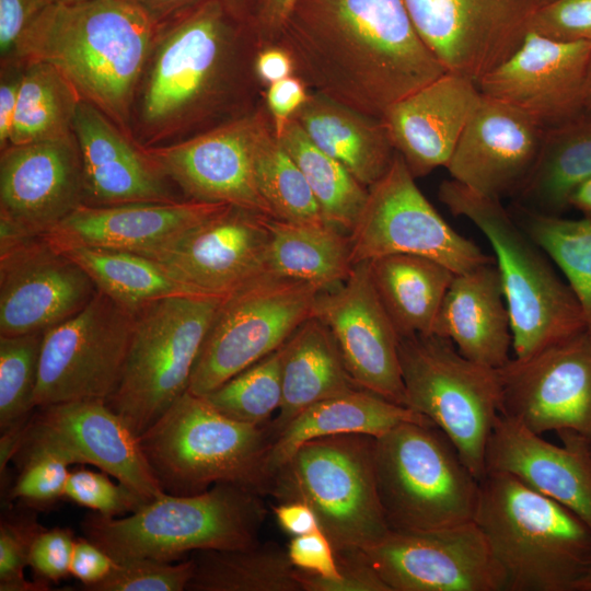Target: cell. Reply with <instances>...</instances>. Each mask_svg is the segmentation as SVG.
Instances as JSON below:
<instances>
[{
	"label": "cell",
	"mask_w": 591,
	"mask_h": 591,
	"mask_svg": "<svg viewBox=\"0 0 591 591\" xmlns=\"http://www.w3.org/2000/svg\"><path fill=\"white\" fill-rule=\"evenodd\" d=\"M157 32L134 0L53 2L23 35L13 62L54 66L81 100L132 137L134 103Z\"/></svg>",
	"instance_id": "3957f363"
},
{
	"label": "cell",
	"mask_w": 591,
	"mask_h": 591,
	"mask_svg": "<svg viewBox=\"0 0 591 591\" xmlns=\"http://www.w3.org/2000/svg\"><path fill=\"white\" fill-rule=\"evenodd\" d=\"M274 44L311 91L380 119L447 72L404 0H297Z\"/></svg>",
	"instance_id": "7a4b0ae2"
},
{
	"label": "cell",
	"mask_w": 591,
	"mask_h": 591,
	"mask_svg": "<svg viewBox=\"0 0 591 591\" xmlns=\"http://www.w3.org/2000/svg\"><path fill=\"white\" fill-rule=\"evenodd\" d=\"M407 421L432 424L413 409L362 389L317 402L273 439L266 460L268 484L271 475L310 440L345 433L376 438Z\"/></svg>",
	"instance_id": "1f68e13d"
},
{
	"label": "cell",
	"mask_w": 591,
	"mask_h": 591,
	"mask_svg": "<svg viewBox=\"0 0 591 591\" xmlns=\"http://www.w3.org/2000/svg\"><path fill=\"white\" fill-rule=\"evenodd\" d=\"M73 135L81 155L85 205L181 200L175 185L144 148L83 100L74 116Z\"/></svg>",
	"instance_id": "4316f807"
},
{
	"label": "cell",
	"mask_w": 591,
	"mask_h": 591,
	"mask_svg": "<svg viewBox=\"0 0 591 591\" xmlns=\"http://www.w3.org/2000/svg\"><path fill=\"white\" fill-rule=\"evenodd\" d=\"M474 521L506 577V591H575L591 568V529L514 476L487 472Z\"/></svg>",
	"instance_id": "277c9868"
},
{
	"label": "cell",
	"mask_w": 591,
	"mask_h": 591,
	"mask_svg": "<svg viewBox=\"0 0 591 591\" xmlns=\"http://www.w3.org/2000/svg\"><path fill=\"white\" fill-rule=\"evenodd\" d=\"M27 430L91 464L149 500L163 496L139 437L104 401L79 399L36 408Z\"/></svg>",
	"instance_id": "d4e9b609"
},
{
	"label": "cell",
	"mask_w": 591,
	"mask_h": 591,
	"mask_svg": "<svg viewBox=\"0 0 591 591\" xmlns=\"http://www.w3.org/2000/svg\"><path fill=\"white\" fill-rule=\"evenodd\" d=\"M271 120L263 101L253 112L190 138L143 148L185 199L275 218L254 171L258 138Z\"/></svg>",
	"instance_id": "9a60e30c"
},
{
	"label": "cell",
	"mask_w": 591,
	"mask_h": 591,
	"mask_svg": "<svg viewBox=\"0 0 591 591\" xmlns=\"http://www.w3.org/2000/svg\"><path fill=\"white\" fill-rule=\"evenodd\" d=\"M376 489L394 531H430L475 519L480 480L433 424L402 422L376 437Z\"/></svg>",
	"instance_id": "ba28073f"
},
{
	"label": "cell",
	"mask_w": 591,
	"mask_h": 591,
	"mask_svg": "<svg viewBox=\"0 0 591 591\" xmlns=\"http://www.w3.org/2000/svg\"><path fill=\"white\" fill-rule=\"evenodd\" d=\"M54 0H0L1 66L13 62L20 42L42 11Z\"/></svg>",
	"instance_id": "db71d44e"
},
{
	"label": "cell",
	"mask_w": 591,
	"mask_h": 591,
	"mask_svg": "<svg viewBox=\"0 0 591 591\" xmlns=\"http://www.w3.org/2000/svg\"><path fill=\"white\" fill-rule=\"evenodd\" d=\"M44 332L0 336V430L26 424L34 414Z\"/></svg>",
	"instance_id": "f6af8a7d"
},
{
	"label": "cell",
	"mask_w": 591,
	"mask_h": 591,
	"mask_svg": "<svg viewBox=\"0 0 591 591\" xmlns=\"http://www.w3.org/2000/svg\"><path fill=\"white\" fill-rule=\"evenodd\" d=\"M413 24L447 71L478 81L513 55L552 0H404Z\"/></svg>",
	"instance_id": "e0dca14e"
},
{
	"label": "cell",
	"mask_w": 591,
	"mask_h": 591,
	"mask_svg": "<svg viewBox=\"0 0 591 591\" xmlns=\"http://www.w3.org/2000/svg\"><path fill=\"white\" fill-rule=\"evenodd\" d=\"M575 591H591V568L576 583Z\"/></svg>",
	"instance_id": "e7e4bbea"
},
{
	"label": "cell",
	"mask_w": 591,
	"mask_h": 591,
	"mask_svg": "<svg viewBox=\"0 0 591 591\" xmlns=\"http://www.w3.org/2000/svg\"><path fill=\"white\" fill-rule=\"evenodd\" d=\"M277 138L304 175L324 220L350 233L364 206L369 188L315 146L294 118L287 121Z\"/></svg>",
	"instance_id": "ab89813d"
},
{
	"label": "cell",
	"mask_w": 591,
	"mask_h": 591,
	"mask_svg": "<svg viewBox=\"0 0 591 591\" xmlns=\"http://www.w3.org/2000/svg\"><path fill=\"white\" fill-rule=\"evenodd\" d=\"M186 591H303L287 548L274 541L192 553Z\"/></svg>",
	"instance_id": "8d00e7d4"
},
{
	"label": "cell",
	"mask_w": 591,
	"mask_h": 591,
	"mask_svg": "<svg viewBox=\"0 0 591 591\" xmlns=\"http://www.w3.org/2000/svg\"><path fill=\"white\" fill-rule=\"evenodd\" d=\"M63 499L106 517L129 514L151 501L129 486L109 479L105 472L71 470Z\"/></svg>",
	"instance_id": "bcb514c9"
},
{
	"label": "cell",
	"mask_w": 591,
	"mask_h": 591,
	"mask_svg": "<svg viewBox=\"0 0 591 591\" xmlns=\"http://www.w3.org/2000/svg\"><path fill=\"white\" fill-rule=\"evenodd\" d=\"M391 591H506V577L473 520L394 531L363 549Z\"/></svg>",
	"instance_id": "ac0fdd59"
},
{
	"label": "cell",
	"mask_w": 591,
	"mask_h": 591,
	"mask_svg": "<svg viewBox=\"0 0 591 591\" xmlns=\"http://www.w3.org/2000/svg\"><path fill=\"white\" fill-rule=\"evenodd\" d=\"M530 31L566 42L591 43V0H552L534 15Z\"/></svg>",
	"instance_id": "816d5d0a"
},
{
	"label": "cell",
	"mask_w": 591,
	"mask_h": 591,
	"mask_svg": "<svg viewBox=\"0 0 591 591\" xmlns=\"http://www.w3.org/2000/svg\"><path fill=\"white\" fill-rule=\"evenodd\" d=\"M23 66L10 146L72 138L78 92L47 62Z\"/></svg>",
	"instance_id": "f35d334b"
},
{
	"label": "cell",
	"mask_w": 591,
	"mask_h": 591,
	"mask_svg": "<svg viewBox=\"0 0 591 591\" xmlns=\"http://www.w3.org/2000/svg\"><path fill=\"white\" fill-rule=\"evenodd\" d=\"M23 63L11 62L1 66L0 76V150L10 146L14 116L18 105Z\"/></svg>",
	"instance_id": "6f0895ef"
},
{
	"label": "cell",
	"mask_w": 591,
	"mask_h": 591,
	"mask_svg": "<svg viewBox=\"0 0 591 591\" xmlns=\"http://www.w3.org/2000/svg\"><path fill=\"white\" fill-rule=\"evenodd\" d=\"M357 389L333 334L311 315L283 344L282 398L269 421L273 439L309 406Z\"/></svg>",
	"instance_id": "d6a6232c"
},
{
	"label": "cell",
	"mask_w": 591,
	"mask_h": 591,
	"mask_svg": "<svg viewBox=\"0 0 591 591\" xmlns=\"http://www.w3.org/2000/svg\"><path fill=\"white\" fill-rule=\"evenodd\" d=\"M254 171L257 187L275 218L293 223H327L304 175L277 138L273 120L258 138Z\"/></svg>",
	"instance_id": "b9f144b4"
},
{
	"label": "cell",
	"mask_w": 591,
	"mask_h": 591,
	"mask_svg": "<svg viewBox=\"0 0 591 591\" xmlns=\"http://www.w3.org/2000/svg\"><path fill=\"white\" fill-rule=\"evenodd\" d=\"M500 415L535 433L575 431L591 440V329L498 369Z\"/></svg>",
	"instance_id": "2e32d148"
},
{
	"label": "cell",
	"mask_w": 591,
	"mask_h": 591,
	"mask_svg": "<svg viewBox=\"0 0 591 591\" xmlns=\"http://www.w3.org/2000/svg\"><path fill=\"white\" fill-rule=\"evenodd\" d=\"M515 219L560 269L591 329V218L566 219L519 207Z\"/></svg>",
	"instance_id": "60d3db41"
},
{
	"label": "cell",
	"mask_w": 591,
	"mask_h": 591,
	"mask_svg": "<svg viewBox=\"0 0 591 591\" xmlns=\"http://www.w3.org/2000/svg\"><path fill=\"white\" fill-rule=\"evenodd\" d=\"M222 299L170 297L135 313L124 369L106 404L138 437L188 390Z\"/></svg>",
	"instance_id": "30bf717a"
},
{
	"label": "cell",
	"mask_w": 591,
	"mask_h": 591,
	"mask_svg": "<svg viewBox=\"0 0 591 591\" xmlns=\"http://www.w3.org/2000/svg\"><path fill=\"white\" fill-rule=\"evenodd\" d=\"M83 204V170L74 136L1 151L0 219L21 233L44 236Z\"/></svg>",
	"instance_id": "603a6c76"
},
{
	"label": "cell",
	"mask_w": 591,
	"mask_h": 591,
	"mask_svg": "<svg viewBox=\"0 0 591 591\" xmlns=\"http://www.w3.org/2000/svg\"><path fill=\"white\" fill-rule=\"evenodd\" d=\"M269 232L266 274L304 281L318 291L338 287L354 263L346 233L328 223H293L265 219Z\"/></svg>",
	"instance_id": "836d02e7"
},
{
	"label": "cell",
	"mask_w": 591,
	"mask_h": 591,
	"mask_svg": "<svg viewBox=\"0 0 591 591\" xmlns=\"http://www.w3.org/2000/svg\"><path fill=\"white\" fill-rule=\"evenodd\" d=\"M438 197L452 215L470 220L493 247L515 358L528 357L588 327L568 283L500 199L478 194L452 178L440 184Z\"/></svg>",
	"instance_id": "8992f818"
},
{
	"label": "cell",
	"mask_w": 591,
	"mask_h": 591,
	"mask_svg": "<svg viewBox=\"0 0 591 591\" xmlns=\"http://www.w3.org/2000/svg\"><path fill=\"white\" fill-rule=\"evenodd\" d=\"M396 153L386 173L371 187L349 233L354 265L392 254L434 259L454 274L495 260L455 231L434 209Z\"/></svg>",
	"instance_id": "4fadbf2b"
},
{
	"label": "cell",
	"mask_w": 591,
	"mask_h": 591,
	"mask_svg": "<svg viewBox=\"0 0 591 591\" xmlns=\"http://www.w3.org/2000/svg\"><path fill=\"white\" fill-rule=\"evenodd\" d=\"M76 538L68 528L38 529L28 551V566L36 582L49 589L50 583L70 576Z\"/></svg>",
	"instance_id": "681fc988"
},
{
	"label": "cell",
	"mask_w": 591,
	"mask_h": 591,
	"mask_svg": "<svg viewBox=\"0 0 591 591\" xmlns=\"http://www.w3.org/2000/svg\"><path fill=\"white\" fill-rule=\"evenodd\" d=\"M159 24L172 15L206 0H134ZM255 9L258 0H237Z\"/></svg>",
	"instance_id": "6125c7cd"
},
{
	"label": "cell",
	"mask_w": 591,
	"mask_h": 591,
	"mask_svg": "<svg viewBox=\"0 0 591 591\" xmlns=\"http://www.w3.org/2000/svg\"><path fill=\"white\" fill-rule=\"evenodd\" d=\"M61 253L88 274L99 292L134 314L161 299L199 297L158 262L137 253L91 247Z\"/></svg>",
	"instance_id": "74e56055"
},
{
	"label": "cell",
	"mask_w": 591,
	"mask_h": 591,
	"mask_svg": "<svg viewBox=\"0 0 591 591\" xmlns=\"http://www.w3.org/2000/svg\"><path fill=\"white\" fill-rule=\"evenodd\" d=\"M312 315L333 334L359 389L405 406L399 335L375 290L369 262L355 264L338 287L320 291Z\"/></svg>",
	"instance_id": "44dd1931"
},
{
	"label": "cell",
	"mask_w": 591,
	"mask_h": 591,
	"mask_svg": "<svg viewBox=\"0 0 591 591\" xmlns=\"http://www.w3.org/2000/svg\"><path fill=\"white\" fill-rule=\"evenodd\" d=\"M368 262L375 290L399 337L432 334L455 274L440 262L410 254Z\"/></svg>",
	"instance_id": "e575fe53"
},
{
	"label": "cell",
	"mask_w": 591,
	"mask_h": 591,
	"mask_svg": "<svg viewBox=\"0 0 591 591\" xmlns=\"http://www.w3.org/2000/svg\"><path fill=\"white\" fill-rule=\"evenodd\" d=\"M318 292L304 281L264 274L224 297L187 391L204 396L278 349L312 315Z\"/></svg>",
	"instance_id": "7c38bea8"
},
{
	"label": "cell",
	"mask_w": 591,
	"mask_h": 591,
	"mask_svg": "<svg viewBox=\"0 0 591 591\" xmlns=\"http://www.w3.org/2000/svg\"><path fill=\"white\" fill-rule=\"evenodd\" d=\"M42 525L31 512L2 514L0 521V591H47L35 580L28 581V551Z\"/></svg>",
	"instance_id": "c3c4849f"
},
{
	"label": "cell",
	"mask_w": 591,
	"mask_h": 591,
	"mask_svg": "<svg viewBox=\"0 0 591 591\" xmlns=\"http://www.w3.org/2000/svg\"><path fill=\"white\" fill-rule=\"evenodd\" d=\"M193 572V560L169 563L132 559L117 563L115 569L90 591H185Z\"/></svg>",
	"instance_id": "7dc6e473"
},
{
	"label": "cell",
	"mask_w": 591,
	"mask_h": 591,
	"mask_svg": "<svg viewBox=\"0 0 591 591\" xmlns=\"http://www.w3.org/2000/svg\"><path fill=\"white\" fill-rule=\"evenodd\" d=\"M271 511L280 529L292 537L322 530L315 512L303 501H280Z\"/></svg>",
	"instance_id": "680465c9"
},
{
	"label": "cell",
	"mask_w": 591,
	"mask_h": 591,
	"mask_svg": "<svg viewBox=\"0 0 591 591\" xmlns=\"http://www.w3.org/2000/svg\"><path fill=\"white\" fill-rule=\"evenodd\" d=\"M292 118L315 146L367 188L386 173L396 154L382 119L321 93L310 91Z\"/></svg>",
	"instance_id": "4dcf8cb0"
},
{
	"label": "cell",
	"mask_w": 591,
	"mask_h": 591,
	"mask_svg": "<svg viewBox=\"0 0 591 591\" xmlns=\"http://www.w3.org/2000/svg\"><path fill=\"white\" fill-rule=\"evenodd\" d=\"M339 578L325 581L298 569L303 591H391L361 548L335 551Z\"/></svg>",
	"instance_id": "f907efd6"
},
{
	"label": "cell",
	"mask_w": 591,
	"mask_h": 591,
	"mask_svg": "<svg viewBox=\"0 0 591 591\" xmlns=\"http://www.w3.org/2000/svg\"><path fill=\"white\" fill-rule=\"evenodd\" d=\"M267 514L262 495L218 483L194 495L164 494L121 517L92 511L81 530L117 563L143 558L174 563L197 551L257 544Z\"/></svg>",
	"instance_id": "5b68a950"
},
{
	"label": "cell",
	"mask_w": 591,
	"mask_h": 591,
	"mask_svg": "<svg viewBox=\"0 0 591 591\" xmlns=\"http://www.w3.org/2000/svg\"><path fill=\"white\" fill-rule=\"evenodd\" d=\"M297 0H258L255 27L262 46L274 44Z\"/></svg>",
	"instance_id": "91938a15"
},
{
	"label": "cell",
	"mask_w": 591,
	"mask_h": 591,
	"mask_svg": "<svg viewBox=\"0 0 591 591\" xmlns=\"http://www.w3.org/2000/svg\"><path fill=\"white\" fill-rule=\"evenodd\" d=\"M544 134L526 114L482 94L445 169L452 179L501 200L526 181Z\"/></svg>",
	"instance_id": "cb8c5ba5"
},
{
	"label": "cell",
	"mask_w": 591,
	"mask_h": 591,
	"mask_svg": "<svg viewBox=\"0 0 591 591\" xmlns=\"http://www.w3.org/2000/svg\"><path fill=\"white\" fill-rule=\"evenodd\" d=\"M96 292L88 274L43 236H0V336L45 332Z\"/></svg>",
	"instance_id": "d6986e66"
},
{
	"label": "cell",
	"mask_w": 591,
	"mask_h": 591,
	"mask_svg": "<svg viewBox=\"0 0 591 591\" xmlns=\"http://www.w3.org/2000/svg\"><path fill=\"white\" fill-rule=\"evenodd\" d=\"M591 177V114L545 130L533 170L518 192L519 207L559 215L573 189Z\"/></svg>",
	"instance_id": "d590c367"
},
{
	"label": "cell",
	"mask_w": 591,
	"mask_h": 591,
	"mask_svg": "<svg viewBox=\"0 0 591 591\" xmlns=\"http://www.w3.org/2000/svg\"><path fill=\"white\" fill-rule=\"evenodd\" d=\"M287 553L292 565L299 570L325 581L339 578L334 546L322 530L293 536Z\"/></svg>",
	"instance_id": "f5cc1de1"
},
{
	"label": "cell",
	"mask_w": 591,
	"mask_h": 591,
	"mask_svg": "<svg viewBox=\"0 0 591 591\" xmlns=\"http://www.w3.org/2000/svg\"><path fill=\"white\" fill-rule=\"evenodd\" d=\"M139 442L166 494L194 495L229 483L267 495L269 422L237 421L186 391Z\"/></svg>",
	"instance_id": "52a82bcc"
},
{
	"label": "cell",
	"mask_w": 591,
	"mask_h": 591,
	"mask_svg": "<svg viewBox=\"0 0 591 591\" xmlns=\"http://www.w3.org/2000/svg\"><path fill=\"white\" fill-rule=\"evenodd\" d=\"M375 437L345 433L303 443L270 477L267 495L315 512L334 549H366L390 528L374 471Z\"/></svg>",
	"instance_id": "9c48e42d"
},
{
	"label": "cell",
	"mask_w": 591,
	"mask_h": 591,
	"mask_svg": "<svg viewBox=\"0 0 591 591\" xmlns=\"http://www.w3.org/2000/svg\"><path fill=\"white\" fill-rule=\"evenodd\" d=\"M480 96L474 81L447 71L387 108L381 119L415 178L447 166Z\"/></svg>",
	"instance_id": "f1b7e54d"
},
{
	"label": "cell",
	"mask_w": 591,
	"mask_h": 591,
	"mask_svg": "<svg viewBox=\"0 0 591 591\" xmlns=\"http://www.w3.org/2000/svg\"><path fill=\"white\" fill-rule=\"evenodd\" d=\"M262 216L229 206L167 243L142 253L199 297L224 298L266 274L269 232Z\"/></svg>",
	"instance_id": "7402d4cb"
},
{
	"label": "cell",
	"mask_w": 591,
	"mask_h": 591,
	"mask_svg": "<svg viewBox=\"0 0 591 591\" xmlns=\"http://www.w3.org/2000/svg\"><path fill=\"white\" fill-rule=\"evenodd\" d=\"M432 334L489 368L500 369L511 359V320L496 260L454 275Z\"/></svg>",
	"instance_id": "f546056e"
},
{
	"label": "cell",
	"mask_w": 591,
	"mask_h": 591,
	"mask_svg": "<svg viewBox=\"0 0 591 591\" xmlns=\"http://www.w3.org/2000/svg\"><path fill=\"white\" fill-rule=\"evenodd\" d=\"M591 43L566 42L530 31L507 60L477 83L485 96L526 114L545 130L587 113Z\"/></svg>",
	"instance_id": "ffe728a7"
},
{
	"label": "cell",
	"mask_w": 591,
	"mask_h": 591,
	"mask_svg": "<svg viewBox=\"0 0 591 591\" xmlns=\"http://www.w3.org/2000/svg\"><path fill=\"white\" fill-rule=\"evenodd\" d=\"M283 345L202 397L237 421L266 425L282 398Z\"/></svg>",
	"instance_id": "7bdbcfd3"
},
{
	"label": "cell",
	"mask_w": 591,
	"mask_h": 591,
	"mask_svg": "<svg viewBox=\"0 0 591 591\" xmlns=\"http://www.w3.org/2000/svg\"><path fill=\"white\" fill-rule=\"evenodd\" d=\"M255 71L259 82L266 88L270 83L294 74L291 55L280 45L262 46L255 59Z\"/></svg>",
	"instance_id": "94428289"
},
{
	"label": "cell",
	"mask_w": 591,
	"mask_h": 591,
	"mask_svg": "<svg viewBox=\"0 0 591 591\" xmlns=\"http://www.w3.org/2000/svg\"><path fill=\"white\" fill-rule=\"evenodd\" d=\"M13 460L18 462L20 473L9 490L10 500L42 509L63 499L69 467L77 464L68 451L30 432L26 425Z\"/></svg>",
	"instance_id": "ee69618b"
},
{
	"label": "cell",
	"mask_w": 591,
	"mask_h": 591,
	"mask_svg": "<svg viewBox=\"0 0 591 591\" xmlns=\"http://www.w3.org/2000/svg\"><path fill=\"white\" fill-rule=\"evenodd\" d=\"M135 314L96 292L77 314L44 332L34 407L106 402L117 387Z\"/></svg>",
	"instance_id": "5bb4252c"
},
{
	"label": "cell",
	"mask_w": 591,
	"mask_h": 591,
	"mask_svg": "<svg viewBox=\"0 0 591 591\" xmlns=\"http://www.w3.org/2000/svg\"><path fill=\"white\" fill-rule=\"evenodd\" d=\"M569 206L580 210L587 218H591V177L573 189L569 198Z\"/></svg>",
	"instance_id": "be15d7a7"
},
{
	"label": "cell",
	"mask_w": 591,
	"mask_h": 591,
	"mask_svg": "<svg viewBox=\"0 0 591 591\" xmlns=\"http://www.w3.org/2000/svg\"><path fill=\"white\" fill-rule=\"evenodd\" d=\"M231 205L181 199L170 202L81 205L43 237L57 251L91 247L142 254Z\"/></svg>",
	"instance_id": "83f0119b"
},
{
	"label": "cell",
	"mask_w": 591,
	"mask_h": 591,
	"mask_svg": "<svg viewBox=\"0 0 591 591\" xmlns=\"http://www.w3.org/2000/svg\"><path fill=\"white\" fill-rule=\"evenodd\" d=\"M255 8L206 0L158 24L131 116L142 147L174 143L253 112L264 101Z\"/></svg>",
	"instance_id": "6da1fadb"
},
{
	"label": "cell",
	"mask_w": 591,
	"mask_h": 591,
	"mask_svg": "<svg viewBox=\"0 0 591 591\" xmlns=\"http://www.w3.org/2000/svg\"><path fill=\"white\" fill-rule=\"evenodd\" d=\"M586 108H587V113L591 114V61L589 65L587 86H586Z\"/></svg>",
	"instance_id": "03108f58"
},
{
	"label": "cell",
	"mask_w": 591,
	"mask_h": 591,
	"mask_svg": "<svg viewBox=\"0 0 591 591\" xmlns=\"http://www.w3.org/2000/svg\"><path fill=\"white\" fill-rule=\"evenodd\" d=\"M310 90L305 82L292 74L267 85L264 90V102L271 116L276 136H278L287 121L303 105Z\"/></svg>",
	"instance_id": "11a10c76"
},
{
	"label": "cell",
	"mask_w": 591,
	"mask_h": 591,
	"mask_svg": "<svg viewBox=\"0 0 591 591\" xmlns=\"http://www.w3.org/2000/svg\"><path fill=\"white\" fill-rule=\"evenodd\" d=\"M117 566V561L88 537H77L73 546L70 576L78 579L83 590L90 591Z\"/></svg>",
	"instance_id": "9f6ffc18"
},
{
	"label": "cell",
	"mask_w": 591,
	"mask_h": 591,
	"mask_svg": "<svg viewBox=\"0 0 591 591\" xmlns=\"http://www.w3.org/2000/svg\"><path fill=\"white\" fill-rule=\"evenodd\" d=\"M55 2H78L82 0H54Z\"/></svg>",
	"instance_id": "003e7915"
},
{
	"label": "cell",
	"mask_w": 591,
	"mask_h": 591,
	"mask_svg": "<svg viewBox=\"0 0 591 591\" xmlns=\"http://www.w3.org/2000/svg\"><path fill=\"white\" fill-rule=\"evenodd\" d=\"M398 356L405 406L444 432L482 480L488 439L500 415L498 369L465 358L450 339L433 334L399 337Z\"/></svg>",
	"instance_id": "8fae6325"
},
{
	"label": "cell",
	"mask_w": 591,
	"mask_h": 591,
	"mask_svg": "<svg viewBox=\"0 0 591 591\" xmlns=\"http://www.w3.org/2000/svg\"><path fill=\"white\" fill-rule=\"evenodd\" d=\"M555 445L522 424L499 415L486 449V473H508L564 505L591 529V440L559 431Z\"/></svg>",
	"instance_id": "484cf974"
}]
</instances>
